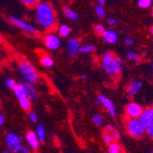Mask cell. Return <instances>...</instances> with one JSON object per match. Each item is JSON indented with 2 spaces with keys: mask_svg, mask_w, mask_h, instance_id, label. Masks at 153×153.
Returning <instances> with one entry per match:
<instances>
[{
  "mask_svg": "<svg viewBox=\"0 0 153 153\" xmlns=\"http://www.w3.org/2000/svg\"><path fill=\"white\" fill-rule=\"evenodd\" d=\"M36 19L38 23L44 27L51 29L55 24V14L51 6L48 3H39L36 6Z\"/></svg>",
  "mask_w": 153,
  "mask_h": 153,
  "instance_id": "1",
  "label": "cell"
},
{
  "mask_svg": "<svg viewBox=\"0 0 153 153\" xmlns=\"http://www.w3.org/2000/svg\"><path fill=\"white\" fill-rule=\"evenodd\" d=\"M19 72L25 82L30 83H36L39 81V74L35 67L27 61H21L19 62Z\"/></svg>",
  "mask_w": 153,
  "mask_h": 153,
  "instance_id": "2",
  "label": "cell"
},
{
  "mask_svg": "<svg viewBox=\"0 0 153 153\" xmlns=\"http://www.w3.org/2000/svg\"><path fill=\"white\" fill-rule=\"evenodd\" d=\"M126 127L128 134L135 138H140L146 130V127L140 121V119L137 118L129 119L127 122Z\"/></svg>",
  "mask_w": 153,
  "mask_h": 153,
  "instance_id": "3",
  "label": "cell"
},
{
  "mask_svg": "<svg viewBox=\"0 0 153 153\" xmlns=\"http://www.w3.org/2000/svg\"><path fill=\"white\" fill-rule=\"evenodd\" d=\"M122 67V62L119 59L117 58H114L111 60L109 62L107 63H103V69L105 70V72L110 75L113 74H117L120 72Z\"/></svg>",
  "mask_w": 153,
  "mask_h": 153,
  "instance_id": "4",
  "label": "cell"
},
{
  "mask_svg": "<svg viewBox=\"0 0 153 153\" xmlns=\"http://www.w3.org/2000/svg\"><path fill=\"white\" fill-rule=\"evenodd\" d=\"M6 144L12 152H19V147L21 145L20 137L14 133H9L6 137Z\"/></svg>",
  "mask_w": 153,
  "mask_h": 153,
  "instance_id": "5",
  "label": "cell"
},
{
  "mask_svg": "<svg viewBox=\"0 0 153 153\" xmlns=\"http://www.w3.org/2000/svg\"><path fill=\"white\" fill-rule=\"evenodd\" d=\"M97 101H98L99 104L101 105H103L107 110V112L110 114L111 117H116V109H115V106H114L112 101L110 99H108L105 95L100 94V95H98V97H97Z\"/></svg>",
  "mask_w": 153,
  "mask_h": 153,
  "instance_id": "6",
  "label": "cell"
},
{
  "mask_svg": "<svg viewBox=\"0 0 153 153\" xmlns=\"http://www.w3.org/2000/svg\"><path fill=\"white\" fill-rule=\"evenodd\" d=\"M44 43L45 46L51 51H55L60 48L61 46V39H59V37H57L56 35H48L45 39H44Z\"/></svg>",
  "mask_w": 153,
  "mask_h": 153,
  "instance_id": "7",
  "label": "cell"
},
{
  "mask_svg": "<svg viewBox=\"0 0 153 153\" xmlns=\"http://www.w3.org/2000/svg\"><path fill=\"white\" fill-rule=\"evenodd\" d=\"M8 20L17 27H19V29H22L24 30H26L27 32L29 33H35V27L30 24H27V22L21 20V19H19L15 17H9L8 18Z\"/></svg>",
  "mask_w": 153,
  "mask_h": 153,
  "instance_id": "8",
  "label": "cell"
},
{
  "mask_svg": "<svg viewBox=\"0 0 153 153\" xmlns=\"http://www.w3.org/2000/svg\"><path fill=\"white\" fill-rule=\"evenodd\" d=\"M126 113L130 118H138L142 113V108L136 103H129L126 107Z\"/></svg>",
  "mask_w": 153,
  "mask_h": 153,
  "instance_id": "9",
  "label": "cell"
},
{
  "mask_svg": "<svg viewBox=\"0 0 153 153\" xmlns=\"http://www.w3.org/2000/svg\"><path fill=\"white\" fill-rule=\"evenodd\" d=\"M67 50L70 56H75L80 50V41L76 39H70L67 41Z\"/></svg>",
  "mask_w": 153,
  "mask_h": 153,
  "instance_id": "10",
  "label": "cell"
},
{
  "mask_svg": "<svg viewBox=\"0 0 153 153\" xmlns=\"http://www.w3.org/2000/svg\"><path fill=\"white\" fill-rule=\"evenodd\" d=\"M138 118H140V121L144 126L147 127L151 121H153V108L151 107L142 110V113Z\"/></svg>",
  "mask_w": 153,
  "mask_h": 153,
  "instance_id": "11",
  "label": "cell"
},
{
  "mask_svg": "<svg viewBox=\"0 0 153 153\" xmlns=\"http://www.w3.org/2000/svg\"><path fill=\"white\" fill-rule=\"evenodd\" d=\"M26 140L29 143V145L33 149H38L39 147V140L37 137V134L34 133L33 131H29L27 134V137H26Z\"/></svg>",
  "mask_w": 153,
  "mask_h": 153,
  "instance_id": "12",
  "label": "cell"
},
{
  "mask_svg": "<svg viewBox=\"0 0 153 153\" xmlns=\"http://www.w3.org/2000/svg\"><path fill=\"white\" fill-rule=\"evenodd\" d=\"M23 85L25 86V91H26V95L29 97L30 100H34L38 97V92L37 90L33 87L32 83L30 82H23Z\"/></svg>",
  "mask_w": 153,
  "mask_h": 153,
  "instance_id": "13",
  "label": "cell"
},
{
  "mask_svg": "<svg viewBox=\"0 0 153 153\" xmlns=\"http://www.w3.org/2000/svg\"><path fill=\"white\" fill-rule=\"evenodd\" d=\"M103 38H104V39L106 41V42L113 44V43H116L117 42V34L114 30H106V31L104 32Z\"/></svg>",
  "mask_w": 153,
  "mask_h": 153,
  "instance_id": "14",
  "label": "cell"
},
{
  "mask_svg": "<svg viewBox=\"0 0 153 153\" xmlns=\"http://www.w3.org/2000/svg\"><path fill=\"white\" fill-rule=\"evenodd\" d=\"M141 88H142V82L140 81H134L130 83V85L128 87V94L130 96H134Z\"/></svg>",
  "mask_w": 153,
  "mask_h": 153,
  "instance_id": "15",
  "label": "cell"
},
{
  "mask_svg": "<svg viewBox=\"0 0 153 153\" xmlns=\"http://www.w3.org/2000/svg\"><path fill=\"white\" fill-rule=\"evenodd\" d=\"M19 105H20L22 109H24V110H30V109L31 102H30V99L27 95H22L21 97H19Z\"/></svg>",
  "mask_w": 153,
  "mask_h": 153,
  "instance_id": "16",
  "label": "cell"
},
{
  "mask_svg": "<svg viewBox=\"0 0 153 153\" xmlns=\"http://www.w3.org/2000/svg\"><path fill=\"white\" fill-rule=\"evenodd\" d=\"M63 14H64V16L69 19H71L73 21H75L78 19V15H77V13L75 11H74L73 9H71L70 7H63Z\"/></svg>",
  "mask_w": 153,
  "mask_h": 153,
  "instance_id": "17",
  "label": "cell"
},
{
  "mask_svg": "<svg viewBox=\"0 0 153 153\" xmlns=\"http://www.w3.org/2000/svg\"><path fill=\"white\" fill-rule=\"evenodd\" d=\"M14 93H15V95L18 97V99L19 97H21L22 95H26V91H25V86L23 83H17V85L14 87Z\"/></svg>",
  "mask_w": 153,
  "mask_h": 153,
  "instance_id": "18",
  "label": "cell"
},
{
  "mask_svg": "<svg viewBox=\"0 0 153 153\" xmlns=\"http://www.w3.org/2000/svg\"><path fill=\"white\" fill-rule=\"evenodd\" d=\"M37 137L39 138V142H44L45 141V137H46V131H45V128L42 126V125H39V126L37 128Z\"/></svg>",
  "mask_w": 153,
  "mask_h": 153,
  "instance_id": "19",
  "label": "cell"
},
{
  "mask_svg": "<svg viewBox=\"0 0 153 153\" xmlns=\"http://www.w3.org/2000/svg\"><path fill=\"white\" fill-rule=\"evenodd\" d=\"M40 63L44 67L51 68L54 64V61L51 57L48 56V55H44V56H42L40 58Z\"/></svg>",
  "mask_w": 153,
  "mask_h": 153,
  "instance_id": "20",
  "label": "cell"
},
{
  "mask_svg": "<svg viewBox=\"0 0 153 153\" xmlns=\"http://www.w3.org/2000/svg\"><path fill=\"white\" fill-rule=\"evenodd\" d=\"M59 35L62 38H66L71 33V27L67 25H62L59 27Z\"/></svg>",
  "mask_w": 153,
  "mask_h": 153,
  "instance_id": "21",
  "label": "cell"
},
{
  "mask_svg": "<svg viewBox=\"0 0 153 153\" xmlns=\"http://www.w3.org/2000/svg\"><path fill=\"white\" fill-rule=\"evenodd\" d=\"M94 51V46L92 45V44H88V45H85V46H82L80 48L79 51L82 52V53H90V52H93Z\"/></svg>",
  "mask_w": 153,
  "mask_h": 153,
  "instance_id": "22",
  "label": "cell"
},
{
  "mask_svg": "<svg viewBox=\"0 0 153 153\" xmlns=\"http://www.w3.org/2000/svg\"><path fill=\"white\" fill-rule=\"evenodd\" d=\"M108 151L110 153H118L120 152V146L117 143H111L109 144V148H108Z\"/></svg>",
  "mask_w": 153,
  "mask_h": 153,
  "instance_id": "23",
  "label": "cell"
},
{
  "mask_svg": "<svg viewBox=\"0 0 153 153\" xmlns=\"http://www.w3.org/2000/svg\"><path fill=\"white\" fill-rule=\"evenodd\" d=\"M95 13H96V15L98 16L99 18H104L105 17V9H104L102 4L95 6Z\"/></svg>",
  "mask_w": 153,
  "mask_h": 153,
  "instance_id": "24",
  "label": "cell"
},
{
  "mask_svg": "<svg viewBox=\"0 0 153 153\" xmlns=\"http://www.w3.org/2000/svg\"><path fill=\"white\" fill-rule=\"evenodd\" d=\"M127 58L129 60H136L137 62H140L141 60L140 56H138L135 51H128L127 53Z\"/></svg>",
  "mask_w": 153,
  "mask_h": 153,
  "instance_id": "25",
  "label": "cell"
},
{
  "mask_svg": "<svg viewBox=\"0 0 153 153\" xmlns=\"http://www.w3.org/2000/svg\"><path fill=\"white\" fill-rule=\"evenodd\" d=\"M151 5V0H138L137 6L142 8H147Z\"/></svg>",
  "mask_w": 153,
  "mask_h": 153,
  "instance_id": "26",
  "label": "cell"
},
{
  "mask_svg": "<svg viewBox=\"0 0 153 153\" xmlns=\"http://www.w3.org/2000/svg\"><path fill=\"white\" fill-rule=\"evenodd\" d=\"M103 140H104V141L106 143V144H111L113 142V140H114V138H113V137H112V135L111 134H109L108 132H105L104 135H103Z\"/></svg>",
  "mask_w": 153,
  "mask_h": 153,
  "instance_id": "27",
  "label": "cell"
},
{
  "mask_svg": "<svg viewBox=\"0 0 153 153\" xmlns=\"http://www.w3.org/2000/svg\"><path fill=\"white\" fill-rule=\"evenodd\" d=\"M93 122H94V124L96 125V126H100V125L102 124V122H103V117H102V116L99 115V114H95V115L93 117Z\"/></svg>",
  "mask_w": 153,
  "mask_h": 153,
  "instance_id": "28",
  "label": "cell"
},
{
  "mask_svg": "<svg viewBox=\"0 0 153 153\" xmlns=\"http://www.w3.org/2000/svg\"><path fill=\"white\" fill-rule=\"evenodd\" d=\"M5 85H6L7 87L10 88V89H14V87L17 85V82L13 79H7L5 81Z\"/></svg>",
  "mask_w": 153,
  "mask_h": 153,
  "instance_id": "29",
  "label": "cell"
},
{
  "mask_svg": "<svg viewBox=\"0 0 153 153\" xmlns=\"http://www.w3.org/2000/svg\"><path fill=\"white\" fill-rule=\"evenodd\" d=\"M94 30H95V33L99 36H103L104 32L105 31L104 26H102V25H96L94 27Z\"/></svg>",
  "mask_w": 153,
  "mask_h": 153,
  "instance_id": "30",
  "label": "cell"
},
{
  "mask_svg": "<svg viewBox=\"0 0 153 153\" xmlns=\"http://www.w3.org/2000/svg\"><path fill=\"white\" fill-rule=\"evenodd\" d=\"M20 1L27 7H35L38 5L39 0H20Z\"/></svg>",
  "mask_w": 153,
  "mask_h": 153,
  "instance_id": "31",
  "label": "cell"
},
{
  "mask_svg": "<svg viewBox=\"0 0 153 153\" xmlns=\"http://www.w3.org/2000/svg\"><path fill=\"white\" fill-rule=\"evenodd\" d=\"M146 129H147V133L148 135L153 138V121H151L148 126L146 127Z\"/></svg>",
  "mask_w": 153,
  "mask_h": 153,
  "instance_id": "32",
  "label": "cell"
},
{
  "mask_svg": "<svg viewBox=\"0 0 153 153\" xmlns=\"http://www.w3.org/2000/svg\"><path fill=\"white\" fill-rule=\"evenodd\" d=\"M112 59H113L112 54L109 53V52H106V53H105L104 57H103V63H107V62H109L111 60H112Z\"/></svg>",
  "mask_w": 153,
  "mask_h": 153,
  "instance_id": "33",
  "label": "cell"
},
{
  "mask_svg": "<svg viewBox=\"0 0 153 153\" xmlns=\"http://www.w3.org/2000/svg\"><path fill=\"white\" fill-rule=\"evenodd\" d=\"M29 118H30V121H32V122H36V121H37V119H38L37 115H36L35 113H30V115H29Z\"/></svg>",
  "mask_w": 153,
  "mask_h": 153,
  "instance_id": "34",
  "label": "cell"
},
{
  "mask_svg": "<svg viewBox=\"0 0 153 153\" xmlns=\"http://www.w3.org/2000/svg\"><path fill=\"white\" fill-rule=\"evenodd\" d=\"M19 151L23 153H29V149H27V148L24 145H20L19 147Z\"/></svg>",
  "mask_w": 153,
  "mask_h": 153,
  "instance_id": "35",
  "label": "cell"
},
{
  "mask_svg": "<svg viewBox=\"0 0 153 153\" xmlns=\"http://www.w3.org/2000/svg\"><path fill=\"white\" fill-rule=\"evenodd\" d=\"M112 137H113V138H114V140H117L118 138H119V133L116 130V131L112 134Z\"/></svg>",
  "mask_w": 153,
  "mask_h": 153,
  "instance_id": "36",
  "label": "cell"
},
{
  "mask_svg": "<svg viewBox=\"0 0 153 153\" xmlns=\"http://www.w3.org/2000/svg\"><path fill=\"white\" fill-rule=\"evenodd\" d=\"M125 43H126L127 45H132L133 44V39H130V38H128V39H126V40H125Z\"/></svg>",
  "mask_w": 153,
  "mask_h": 153,
  "instance_id": "37",
  "label": "cell"
},
{
  "mask_svg": "<svg viewBox=\"0 0 153 153\" xmlns=\"http://www.w3.org/2000/svg\"><path fill=\"white\" fill-rule=\"evenodd\" d=\"M108 23H109V25H111V26H114V25L116 24V19H108Z\"/></svg>",
  "mask_w": 153,
  "mask_h": 153,
  "instance_id": "38",
  "label": "cell"
},
{
  "mask_svg": "<svg viewBox=\"0 0 153 153\" xmlns=\"http://www.w3.org/2000/svg\"><path fill=\"white\" fill-rule=\"evenodd\" d=\"M4 122H5V119H4V117L0 114V126H3L4 125Z\"/></svg>",
  "mask_w": 153,
  "mask_h": 153,
  "instance_id": "39",
  "label": "cell"
},
{
  "mask_svg": "<svg viewBox=\"0 0 153 153\" xmlns=\"http://www.w3.org/2000/svg\"><path fill=\"white\" fill-rule=\"evenodd\" d=\"M81 79H82V80H86V79H87V75H85V74L82 75V76H81Z\"/></svg>",
  "mask_w": 153,
  "mask_h": 153,
  "instance_id": "40",
  "label": "cell"
},
{
  "mask_svg": "<svg viewBox=\"0 0 153 153\" xmlns=\"http://www.w3.org/2000/svg\"><path fill=\"white\" fill-rule=\"evenodd\" d=\"M98 1H99L100 4H105V0H98Z\"/></svg>",
  "mask_w": 153,
  "mask_h": 153,
  "instance_id": "41",
  "label": "cell"
},
{
  "mask_svg": "<svg viewBox=\"0 0 153 153\" xmlns=\"http://www.w3.org/2000/svg\"><path fill=\"white\" fill-rule=\"evenodd\" d=\"M151 70H152V71H153V62H152V63H151Z\"/></svg>",
  "mask_w": 153,
  "mask_h": 153,
  "instance_id": "42",
  "label": "cell"
},
{
  "mask_svg": "<svg viewBox=\"0 0 153 153\" xmlns=\"http://www.w3.org/2000/svg\"><path fill=\"white\" fill-rule=\"evenodd\" d=\"M151 33H152V34H153V27H151Z\"/></svg>",
  "mask_w": 153,
  "mask_h": 153,
  "instance_id": "43",
  "label": "cell"
},
{
  "mask_svg": "<svg viewBox=\"0 0 153 153\" xmlns=\"http://www.w3.org/2000/svg\"><path fill=\"white\" fill-rule=\"evenodd\" d=\"M0 41H1V36H0Z\"/></svg>",
  "mask_w": 153,
  "mask_h": 153,
  "instance_id": "44",
  "label": "cell"
},
{
  "mask_svg": "<svg viewBox=\"0 0 153 153\" xmlns=\"http://www.w3.org/2000/svg\"><path fill=\"white\" fill-rule=\"evenodd\" d=\"M152 15H153V9H152Z\"/></svg>",
  "mask_w": 153,
  "mask_h": 153,
  "instance_id": "45",
  "label": "cell"
},
{
  "mask_svg": "<svg viewBox=\"0 0 153 153\" xmlns=\"http://www.w3.org/2000/svg\"><path fill=\"white\" fill-rule=\"evenodd\" d=\"M151 1H152V0H151Z\"/></svg>",
  "mask_w": 153,
  "mask_h": 153,
  "instance_id": "46",
  "label": "cell"
}]
</instances>
